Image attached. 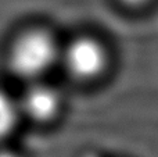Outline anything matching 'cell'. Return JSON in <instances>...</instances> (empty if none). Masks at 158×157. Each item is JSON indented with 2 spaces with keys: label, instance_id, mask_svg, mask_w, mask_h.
I'll return each instance as SVG.
<instances>
[{
  "label": "cell",
  "instance_id": "5",
  "mask_svg": "<svg viewBox=\"0 0 158 157\" xmlns=\"http://www.w3.org/2000/svg\"><path fill=\"white\" fill-rule=\"evenodd\" d=\"M118 2H121L123 6H126L129 8H140V7L147 6L153 0H118Z\"/></svg>",
  "mask_w": 158,
  "mask_h": 157
},
{
  "label": "cell",
  "instance_id": "3",
  "mask_svg": "<svg viewBox=\"0 0 158 157\" xmlns=\"http://www.w3.org/2000/svg\"><path fill=\"white\" fill-rule=\"evenodd\" d=\"M18 107L21 117L25 116L33 122L44 124L57 118L63 110L64 97L60 89L43 79L28 82L19 96Z\"/></svg>",
  "mask_w": 158,
  "mask_h": 157
},
{
  "label": "cell",
  "instance_id": "6",
  "mask_svg": "<svg viewBox=\"0 0 158 157\" xmlns=\"http://www.w3.org/2000/svg\"><path fill=\"white\" fill-rule=\"evenodd\" d=\"M0 157H22L18 152L8 147H0Z\"/></svg>",
  "mask_w": 158,
  "mask_h": 157
},
{
  "label": "cell",
  "instance_id": "7",
  "mask_svg": "<svg viewBox=\"0 0 158 157\" xmlns=\"http://www.w3.org/2000/svg\"><path fill=\"white\" fill-rule=\"evenodd\" d=\"M82 157H100V156L96 155V153H86V155H83Z\"/></svg>",
  "mask_w": 158,
  "mask_h": 157
},
{
  "label": "cell",
  "instance_id": "1",
  "mask_svg": "<svg viewBox=\"0 0 158 157\" xmlns=\"http://www.w3.org/2000/svg\"><path fill=\"white\" fill-rule=\"evenodd\" d=\"M63 46L50 31L29 28L21 32L8 49V67L18 78L33 82L43 79L60 64Z\"/></svg>",
  "mask_w": 158,
  "mask_h": 157
},
{
  "label": "cell",
  "instance_id": "2",
  "mask_svg": "<svg viewBox=\"0 0 158 157\" xmlns=\"http://www.w3.org/2000/svg\"><path fill=\"white\" fill-rule=\"evenodd\" d=\"M60 64L74 79L93 81L108 68L110 52L96 36L79 35L63 46Z\"/></svg>",
  "mask_w": 158,
  "mask_h": 157
},
{
  "label": "cell",
  "instance_id": "4",
  "mask_svg": "<svg viewBox=\"0 0 158 157\" xmlns=\"http://www.w3.org/2000/svg\"><path fill=\"white\" fill-rule=\"evenodd\" d=\"M21 118L18 100L0 88V142L14 132Z\"/></svg>",
  "mask_w": 158,
  "mask_h": 157
}]
</instances>
